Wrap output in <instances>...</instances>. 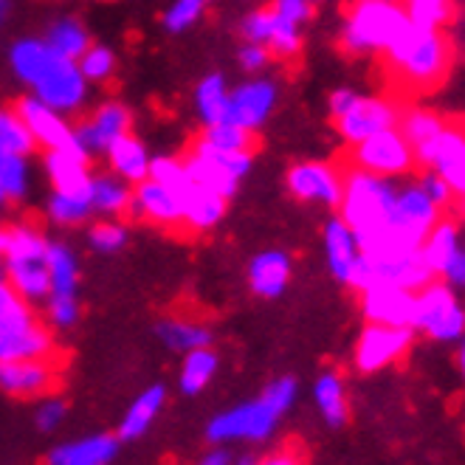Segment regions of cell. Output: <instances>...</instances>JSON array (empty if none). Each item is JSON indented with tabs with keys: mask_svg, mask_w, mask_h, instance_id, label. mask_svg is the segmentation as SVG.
<instances>
[{
	"mask_svg": "<svg viewBox=\"0 0 465 465\" xmlns=\"http://www.w3.org/2000/svg\"><path fill=\"white\" fill-rule=\"evenodd\" d=\"M420 186H423V193L431 198V203L437 206V209H446V206H451V201H454V193H451V186L437 175L434 170H429L423 178H420Z\"/></svg>",
	"mask_w": 465,
	"mask_h": 465,
	"instance_id": "cell-48",
	"label": "cell"
},
{
	"mask_svg": "<svg viewBox=\"0 0 465 465\" xmlns=\"http://www.w3.org/2000/svg\"><path fill=\"white\" fill-rule=\"evenodd\" d=\"M257 462H260V457L252 454V451H245V454H240V457L232 460V465H257Z\"/></svg>",
	"mask_w": 465,
	"mask_h": 465,
	"instance_id": "cell-56",
	"label": "cell"
},
{
	"mask_svg": "<svg viewBox=\"0 0 465 465\" xmlns=\"http://www.w3.org/2000/svg\"><path fill=\"white\" fill-rule=\"evenodd\" d=\"M88 153L82 150H48L45 173L54 183V193L65 195H85L91 193V170H88Z\"/></svg>",
	"mask_w": 465,
	"mask_h": 465,
	"instance_id": "cell-23",
	"label": "cell"
},
{
	"mask_svg": "<svg viewBox=\"0 0 465 465\" xmlns=\"http://www.w3.org/2000/svg\"><path fill=\"white\" fill-rule=\"evenodd\" d=\"M390 65L409 82V85L429 88L440 82L449 71V40L440 29H426V25L409 23L406 29L392 40L384 51Z\"/></svg>",
	"mask_w": 465,
	"mask_h": 465,
	"instance_id": "cell-3",
	"label": "cell"
},
{
	"mask_svg": "<svg viewBox=\"0 0 465 465\" xmlns=\"http://www.w3.org/2000/svg\"><path fill=\"white\" fill-rule=\"evenodd\" d=\"M457 364H460V372H462V378H465V333H462V339H460V350H457Z\"/></svg>",
	"mask_w": 465,
	"mask_h": 465,
	"instance_id": "cell-57",
	"label": "cell"
},
{
	"mask_svg": "<svg viewBox=\"0 0 465 465\" xmlns=\"http://www.w3.org/2000/svg\"><path fill=\"white\" fill-rule=\"evenodd\" d=\"M155 336L161 339V344L173 350V352H189L198 347H209L212 344V331L201 322L183 319V316H170L161 319L155 327Z\"/></svg>",
	"mask_w": 465,
	"mask_h": 465,
	"instance_id": "cell-28",
	"label": "cell"
},
{
	"mask_svg": "<svg viewBox=\"0 0 465 465\" xmlns=\"http://www.w3.org/2000/svg\"><path fill=\"white\" fill-rule=\"evenodd\" d=\"M0 277H4V271H0Z\"/></svg>",
	"mask_w": 465,
	"mask_h": 465,
	"instance_id": "cell-62",
	"label": "cell"
},
{
	"mask_svg": "<svg viewBox=\"0 0 465 465\" xmlns=\"http://www.w3.org/2000/svg\"><path fill=\"white\" fill-rule=\"evenodd\" d=\"M0 150L20 155H29L35 150L29 127H25L17 111H6V107H0Z\"/></svg>",
	"mask_w": 465,
	"mask_h": 465,
	"instance_id": "cell-39",
	"label": "cell"
},
{
	"mask_svg": "<svg viewBox=\"0 0 465 465\" xmlns=\"http://www.w3.org/2000/svg\"><path fill=\"white\" fill-rule=\"evenodd\" d=\"M130 127H133V114L127 107L119 102H104L102 107H96V114L88 122H82L76 127V139L88 155L107 153V147L116 139H122V135H127Z\"/></svg>",
	"mask_w": 465,
	"mask_h": 465,
	"instance_id": "cell-19",
	"label": "cell"
},
{
	"mask_svg": "<svg viewBox=\"0 0 465 465\" xmlns=\"http://www.w3.org/2000/svg\"><path fill=\"white\" fill-rule=\"evenodd\" d=\"M133 203L127 181L116 175H96L91 178V206L104 214H124Z\"/></svg>",
	"mask_w": 465,
	"mask_h": 465,
	"instance_id": "cell-35",
	"label": "cell"
},
{
	"mask_svg": "<svg viewBox=\"0 0 465 465\" xmlns=\"http://www.w3.org/2000/svg\"><path fill=\"white\" fill-rule=\"evenodd\" d=\"M45 43L57 51L60 57L74 60V63L91 48V37L85 32V25H82L79 20H74V17H63V20L54 23L48 29V35H45Z\"/></svg>",
	"mask_w": 465,
	"mask_h": 465,
	"instance_id": "cell-32",
	"label": "cell"
},
{
	"mask_svg": "<svg viewBox=\"0 0 465 465\" xmlns=\"http://www.w3.org/2000/svg\"><path fill=\"white\" fill-rule=\"evenodd\" d=\"M457 249H460V232H457V226H454V223H446V221H443V223L437 221L434 229L426 234V240H423V245H420V254H423V260H426V265L431 268L434 277H440L443 265L449 262V257H451Z\"/></svg>",
	"mask_w": 465,
	"mask_h": 465,
	"instance_id": "cell-33",
	"label": "cell"
},
{
	"mask_svg": "<svg viewBox=\"0 0 465 465\" xmlns=\"http://www.w3.org/2000/svg\"><path fill=\"white\" fill-rule=\"evenodd\" d=\"M324 260H327V268H331L333 277L339 282L350 285L352 271L361 260V245L341 217H333V221H327V226H324Z\"/></svg>",
	"mask_w": 465,
	"mask_h": 465,
	"instance_id": "cell-24",
	"label": "cell"
},
{
	"mask_svg": "<svg viewBox=\"0 0 465 465\" xmlns=\"http://www.w3.org/2000/svg\"><path fill=\"white\" fill-rule=\"evenodd\" d=\"M437 221H440V209L423 193L420 181H406L398 186V226L409 240L423 245Z\"/></svg>",
	"mask_w": 465,
	"mask_h": 465,
	"instance_id": "cell-20",
	"label": "cell"
},
{
	"mask_svg": "<svg viewBox=\"0 0 465 465\" xmlns=\"http://www.w3.org/2000/svg\"><path fill=\"white\" fill-rule=\"evenodd\" d=\"M273 15H277V12H273ZM265 48L271 54H277V57H285V60L296 57L299 48H302V35H299V25H293V23H288L285 17L277 15V17H273V29H271V37H268Z\"/></svg>",
	"mask_w": 465,
	"mask_h": 465,
	"instance_id": "cell-43",
	"label": "cell"
},
{
	"mask_svg": "<svg viewBox=\"0 0 465 465\" xmlns=\"http://www.w3.org/2000/svg\"><path fill=\"white\" fill-rule=\"evenodd\" d=\"M6 282L25 299L43 302L48 296V242L35 226L6 229Z\"/></svg>",
	"mask_w": 465,
	"mask_h": 465,
	"instance_id": "cell-5",
	"label": "cell"
},
{
	"mask_svg": "<svg viewBox=\"0 0 465 465\" xmlns=\"http://www.w3.org/2000/svg\"><path fill=\"white\" fill-rule=\"evenodd\" d=\"M355 96H359V94L350 91V88H339V91L331 94V114H333V119L341 116V114L347 111V107L355 102Z\"/></svg>",
	"mask_w": 465,
	"mask_h": 465,
	"instance_id": "cell-54",
	"label": "cell"
},
{
	"mask_svg": "<svg viewBox=\"0 0 465 465\" xmlns=\"http://www.w3.org/2000/svg\"><path fill=\"white\" fill-rule=\"evenodd\" d=\"M237 57H240V65H242L245 71H260V68L268 65L271 51H268L265 45H260V43H245V45L240 48Z\"/></svg>",
	"mask_w": 465,
	"mask_h": 465,
	"instance_id": "cell-51",
	"label": "cell"
},
{
	"mask_svg": "<svg viewBox=\"0 0 465 465\" xmlns=\"http://www.w3.org/2000/svg\"><path fill=\"white\" fill-rule=\"evenodd\" d=\"M313 401L327 426H344L347 420V392L339 372H322L313 384Z\"/></svg>",
	"mask_w": 465,
	"mask_h": 465,
	"instance_id": "cell-31",
	"label": "cell"
},
{
	"mask_svg": "<svg viewBox=\"0 0 465 465\" xmlns=\"http://www.w3.org/2000/svg\"><path fill=\"white\" fill-rule=\"evenodd\" d=\"M291 257L280 249L262 252L249 265V285L262 299H277L291 282Z\"/></svg>",
	"mask_w": 465,
	"mask_h": 465,
	"instance_id": "cell-25",
	"label": "cell"
},
{
	"mask_svg": "<svg viewBox=\"0 0 465 465\" xmlns=\"http://www.w3.org/2000/svg\"><path fill=\"white\" fill-rule=\"evenodd\" d=\"M79 265L65 242H48V296L45 316L57 331H68L79 319Z\"/></svg>",
	"mask_w": 465,
	"mask_h": 465,
	"instance_id": "cell-8",
	"label": "cell"
},
{
	"mask_svg": "<svg viewBox=\"0 0 465 465\" xmlns=\"http://www.w3.org/2000/svg\"><path fill=\"white\" fill-rule=\"evenodd\" d=\"M415 150L403 139V133L395 127H387L381 133H372L370 139L352 144V163L355 170H364L381 178H401L412 173L415 167Z\"/></svg>",
	"mask_w": 465,
	"mask_h": 465,
	"instance_id": "cell-9",
	"label": "cell"
},
{
	"mask_svg": "<svg viewBox=\"0 0 465 465\" xmlns=\"http://www.w3.org/2000/svg\"><path fill=\"white\" fill-rule=\"evenodd\" d=\"M311 6H319V4H331V0H308Z\"/></svg>",
	"mask_w": 465,
	"mask_h": 465,
	"instance_id": "cell-60",
	"label": "cell"
},
{
	"mask_svg": "<svg viewBox=\"0 0 465 465\" xmlns=\"http://www.w3.org/2000/svg\"><path fill=\"white\" fill-rule=\"evenodd\" d=\"M409 23L398 0H355L341 25V45L350 54H384Z\"/></svg>",
	"mask_w": 465,
	"mask_h": 465,
	"instance_id": "cell-4",
	"label": "cell"
},
{
	"mask_svg": "<svg viewBox=\"0 0 465 465\" xmlns=\"http://www.w3.org/2000/svg\"><path fill=\"white\" fill-rule=\"evenodd\" d=\"M91 193L85 195H65V193H54L48 201V217L60 226H76L91 214Z\"/></svg>",
	"mask_w": 465,
	"mask_h": 465,
	"instance_id": "cell-40",
	"label": "cell"
},
{
	"mask_svg": "<svg viewBox=\"0 0 465 465\" xmlns=\"http://www.w3.org/2000/svg\"><path fill=\"white\" fill-rule=\"evenodd\" d=\"M9 60L15 74L25 85H32L35 96L54 107L57 114H74L85 104L88 79L82 76L74 60L60 57L45 40L15 43Z\"/></svg>",
	"mask_w": 465,
	"mask_h": 465,
	"instance_id": "cell-1",
	"label": "cell"
},
{
	"mask_svg": "<svg viewBox=\"0 0 465 465\" xmlns=\"http://www.w3.org/2000/svg\"><path fill=\"white\" fill-rule=\"evenodd\" d=\"M23 305H29L25 299L0 277V316H6V313H12V311H17V308H23Z\"/></svg>",
	"mask_w": 465,
	"mask_h": 465,
	"instance_id": "cell-52",
	"label": "cell"
},
{
	"mask_svg": "<svg viewBox=\"0 0 465 465\" xmlns=\"http://www.w3.org/2000/svg\"><path fill=\"white\" fill-rule=\"evenodd\" d=\"M57 367L51 359L0 361V390L12 398H43L57 390Z\"/></svg>",
	"mask_w": 465,
	"mask_h": 465,
	"instance_id": "cell-17",
	"label": "cell"
},
{
	"mask_svg": "<svg viewBox=\"0 0 465 465\" xmlns=\"http://www.w3.org/2000/svg\"><path fill=\"white\" fill-rule=\"evenodd\" d=\"M127 242V229L122 223H114V221H104V223H96L91 229V245L102 254H111V252H119L124 249Z\"/></svg>",
	"mask_w": 465,
	"mask_h": 465,
	"instance_id": "cell-47",
	"label": "cell"
},
{
	"mask_svg": "<svg viewBox=\"0 0 465 465\" xmlns=\"http://www.w3.org/2000/svg\"><path fill=\"white\" fill-rule=\"evenodd\" d=\"M232 451L226 449V446H214V449H209L201 460H198V465H232Z\"/></svg>",
	"mask_w": 465,
	"mask_h": 465,
	"instance_id": "cell-55",
	"label": "cell"
},
{
	"mask_svg": "<svg viewBox=\"0 0 465 465\" xmlns=\"http://www.w3.org/2000/svg\"><path fill=\"white\" fill-rule=\"evenodd\" d=\"M147 178H153V181L163 183L167 189H173V193H175L178 198H183V195L189 193V189L195 186L193 178H189V173H186V163H183L181 158H170V155L153 158V161H150V175H147Z\"/></svg>",
	"mask_w": 465,
	"mask_h": 465,
	"instance_id": "cell-41",
	"label": "cell"
},
{
	"mask_svg": "<svg viewBox=\"0 0 465 465\" xmlns=\"http://www.w3.org/2000/svg\"><path fill=\"white\" fill-rule=\"evenodd\" d=\"M201 142H206L214 150H226V153H242V150H252L254 144V133L252 130H242L232 122H217V124H206Z\"/></svg>",
	"mask_w": 465,
	"mask_h": 465,
	"instance_id": "cell-38",
	"label": "cell"
},
{
	"mask_svg": "<svg viewBox=\"0 0 465 465\" xmlns=\"http://www.w3.org/2000/svg\"><path fill=\"white\" fill-rule=\"evenodd\" d=\"M17 114L25 122V127H29L35 144H43L48 150H82V144L76 139V130L63 119V114H57L54 107H48L37 96L20 99Z\"/></svg>",
	"mask_w": 465,
	"mask_h": 465,
	"instance_id": "cell-16",
	"label": "cell"
},
{
	"mask_svg": "<svg viewBox=\"0 0 465 465\" xmlns=\"http://www.w3.org/2000/svg\"><path fill=\"white\" fill-rule=\"evenodd\" d=\"M277 82L271 79H249L237 85L234 91H229V104H226V119L242 130H257L265 124V119L273 114L277 107Z\"/></svg>",
	"mask_w": 465,
	"mask_h": 465,
	"instance_id": "cell-15",
	"label": "cell"
},
{
	"mask_svg": "<svg viewBox=\"0 0 465 465\" xmlns=\"http://www.w3.org/2000/svg\"><path fill=\"white\" fill-rule=\"evenodd\" d=\"M398 107L381 96H355L341 116H336V130L347 144H359L370 139L372 133H381L398 124Z\"/></svg>",
	"mask_w": 465,
	"mask_h": 465,
	"instance_id": "cell-13",
	"label": "cell"
},
{
	"mask_svg": "<svg viewBox=\"0 0 465 465\" xmlns=\"http://www.w3.org/2000/svg\"><path fill=\"white\" fill-rule=\"evenodd\" d=\"M361 311H364L370 324L412 327L415 291H406L398 285H370L361 291Z\"/></svg>",
	"mask_w": 465,
	"mask_h": 465,
	"instance_id": "cell-18",
	"label": "cell"
},
{
	"mask_svg": "<svg viewBox=\"0 0 465 465\" xmlns=\"http://www.w3.org/2000/svg\"><path fill=\"white\" fill-rule=\"evenodd\" d=\"M130 209L135 214L147 217V221L155 223V226H181L183 223L181 198L173 193V189H167V186L153 181V178L139 181Z\"/></svg>",
	"mask_w": 465,
	"mask_h": 465,
	"instance_id": "cell-22",
	"label": "cell"
},
{
	"mask_svg": "<svg viewBox=\"0 0 465 465\" xmlns=\"http://www.w3.org/2000/svg\"><path fill=\"white\" fill-rule=\"evenodd\" d=\"M440 277L449 288H465V249H460L449 257V262L443 265Z\"/></svg>",
	"mask_w": 465,
	"mask_h": 465,
	"instance_id": "cell-50",
	"label": "cell"
},
{
	"mask_svg": "<svg viewBox=\"0 0 465 465\" xmlns=\"http://www.w3.org/2000/svg\"><path fill=\"white\" fill-rule=\"evenodd\" d=\"M82 76H85L88 82H107L114 76L116 71V57H114V51L111 48H104V45H91L82 57L76 60Z\"/></svg>",
	"mask_w": 465,
	"mask_h": 465,
	"instance_id": "cell-44",
	"label": "cell"
},
{
	"mask_svg": "<svg viewBox=\"0 0 465 465\" xmlns=\"http://www.w3.org/2000/svg\"><path fill=\"white\" fill-rule=\"evenodd\" d=\"M6 249V229H0V254Z\"/></svg>",
	"mask_w": 465,
	"mask_h": 465,
	"instance_id": "cell-59",
	"label": "cell"
},
{
	"mask_svg": "<svg viewBox=\"0 0 465 465\" xmlns=\"http://www.w3.org/2000/svg\"><path fill=\"white\" fill-rule=\"evenodd\" d=\"M6 15H9V0H0V23L6 20Z\"/></svg>",
	"mask_w": 465,
	"mask_h": 465,
	"instance_id": "cell-58",
	"label": "cell"
},
{
	"mask_svg": "<svg viewBox=\"0 0 465 465\" xmlns=\"http://www.w3.org/2000/svg\"><path fill=\"white\" fill-rule=\"evenodd\" d=\"M6 203V195H4V189H0V206H4Z\"/></svg>",
	"mask_w": 465,
	"mask_h": 465,
	"instance_id": "cell-61",
	"label": "cell"
},
{
	"mask_svg": "<svg viewBox=\"0 0 465 465\" xmlns=\"http://www.w3.org/2000/svg\"><path fill=\"white\" fill-rule=\"evenodd\" d=\"M271 9L280 17H285L288 23L299 25V29H302V25L313 17V6L308 4V0H273Z\"/></svg>",
	"mask_w": 465,
	"mask_h": 465,
	"instance_id": "cell-49",
	"label": "cell"
},
{
	"mask_svg": "<svg viewBox=\"0 0 465 465\" xmlns=\"http://www.w3.org/2000/svg\"><path fill=\"white\" fill-rule=\"evenodd\" d=\"M163 403H167V390L161 384H153L147 387L139 398H135L119 420V429H116V437L119 440H139L150 431V426L158 420Z\"/></svg>",
	"mask_w": 465,
	"mask_h": 465,
	"instance_id": "cell-26",
	"label": "cell"
},
{
	"mask_svg": "<svg viewBox=\"0 0 465 465\" xmlns=\"http://www.w3.org/2000/svg\"><path fill=\"white\" fill-rule=\"evenodd\" d=\"M412 327L434 341H460L465 333V308L454 288L446 282H429L415 293V319Z\"/></svg>",
	"mask_w": 465,
	"mask_h": 465,
	"instance_id": "cell-7",
	"label": "cell"
},
{
	"mask_svg": "<svg viewBox=\"0 0 465 465\" xmlns=\"http://www.w3.org/2000/svg\"><path fill=\"white\" fill-rule=\"evenodd\" d=\"M54 339L29 305L0 316V361L51 359Z\"/></svg>",
	"mask_w": 465,
	"mask_h": 465,
	"instance_id": "cell-10",
	"label": "cell"
},
{
	"mask_svg": "<svg viewBox=\"0 0 465 465\" xmlns=\"http://www.w3.org/2000/svg\"><path fill=\"white\" fill-rule=\"evenodd\" d=\"M288 189L291 195L308 203H322L336 209L341 201V189H344V175L333 167V163L324 161H302L291 167L288 173Z\"/></svg>",
	"mask_w": 465,
	"mask_h": 465,
	"instance_id": "cell-14",
	"label": "cell"
},
{
	"mask_svg": "<svg viewBox=\"0 0 465 465\" xmlns=\"http://www.w3.org/2000/svg\"><path fill=\"white\" fill-rule=\"evenodd\" d=\"M257 465H302V457H299L296 449H280V451L262 457Z\"/></svg>",
	"mask_w": 465,
	"mask_h": 465,
	"instance_id": "cell-53",
	"label": "cell"
},
{
	"mask_svg": "<svg viewBox=\"0 0 465 465\" xmlns=\"http://www.w3.org/2000/svg\"><path fill=\"white\" fill-rule=\"evenodd\" d=\"M415 341L412 327H390V324H367L359 344H355V367L361 372H378L398 359Z\"/></svg>",
	"mask_w": 465,
	"mask_h": 465,
	"instance_id": "cell-12",
	"label": "cell"
},
{
	"mask_svg": "<svg viewBox=\"0 0 465 465\" xmlns=\"http://www.w3.org/2000/svg\"><path fill=\"white\" fill-rule=\"evenodd\" d=\"M296 381L293 378H277L254 398L237 403L226 412H217L203 434L212 446L223 443H265L268 437L277 431L280 420L291 412V406L296 403Z\"/></svg>",
	"mask_w": 465,
	"mask_h": 465,
	"instance_id": "cell-2",
	"label": "cell"
},
{
	"mask_svg": "<svg viewBox=\"0 0 465 465\" xmlns=\"http://www.w3.org/2000/svg\"><path fill=\"white\" fill-rule=\"evenodd\" d=\"M403 9L409 20L426 25V29H443L454 15L451 0H403Z\"/></svg>",
	"mask_w": 465,
	"mask_h": 465,
	"instance_id": "cell-42",
	"label": "cell"
},
{
	"mask_svg": "<svg viewBox=\"0 0 465 465\" xmlns=\"http://www.w3.org/2000/svg\"><path fill=\"white\" fill-rule=\"evenodd\" d=\"M415 158L451 186L454 201L465 203V133L462 130L446 124L443 133H437L429 144L415 150Z\"/></svg>",
	"mask_w": 465,
	"mask_h": 465,
	"instance_id": "cell-11",
	"label": "cell"
},
{
	"mask_svg": "<svg viewBox=\"0 0 465 465\" xmlns=\"http://www.w3.org/2000/svg\"><path fill=\"white\" fill-rule=\"evenodd\" d=\"M398 130L403 133V139L412 144V150L429 144L437 133L446 130V119L440 114L429 111V107H412L398 116Z\"/></svg>",
	"mask_w": 465,
	"mask_h": 465,
	"instance_id": "cell-34",
	"label": "cell"
},
{
	"mask_svg": "<svg viewBox=\"0 0 465 465\" xmlns=\"http://www.w3.org/2000/svg\"><path fill=\"white\" fill-rule=\"evenodd\" d=\"M119 454V437L96 431L76 437L71 443L54 446L45 457V465H111Z\"/></svg>",
	"mask_w": 465,
	"mask_h": 465,
	"instance_id": "cell-21",
	"label": "cell"
},
{
	"mask_svg": "<svg viewBox=\"0 0 465 465\" xmlns=\"http://www.w3.org/2000/svg\"><path fill=\"white\" fill-rule=\"evenodd\" d=\"M181 209H183V223L189 229L206 232L221 223V217L226 214V198L209 193L203 186H193L181 198Z\"/></svg>",
	"mask_w": 465,
	"mask_h": 465,
	"instance_id": "cell-29",
	"label": "cell"
},
{
	"mask_svg": "<svg viewBox=\"0 0 465 465\" xmlns=\"http://www.w3.org/2000/svg\"><path fill=\"white\" fill-rule=\"evenodd\" d=\"M68 418V403L57 395H43L37 409H35V426L43 431V434H51L57 431Z\"/></svg>",
	"mask_w": 465,
	"mask_h": 465,
	"instance_id": "cell-46",
	"label": "cell"
},
{
	"mask_svg": "<svg viewBox=\"0 0 465 465\" xmlns=\"http://www.w3.org/2000/svg\"><path fill=\"white\" fill-rule=\"evenodd\" d=\"M0 189H4L6 201H20L29 193V163H25V155L0 150Z\"/></svg>",
	"mask_w": 465,
	"mask_h": 465,
	"instance_id": "cell-37",
	"label": "cell"
},
{
	"mask_svg": "<svg viewBox=\"0 0 465 465\" xmlns=\"http://www.w3.org/2000/svg\"><path fill=\"white\" fill-rule=\"evenodd\" d=\"M252 150L242 153H226V150H214L206 142H195V147L189 150V155L183 158L186 173L193 178L195 186H203L209 193L221 195V198H232L237 193L240 181L249 175L252 170Z\"/></svg>",
	"mask_w": 465,
	"mask_h": 465,
	"instance_id": "cell-6",
	"label": "cell"
},
{
	"mask_svg": "<svg viewBox=\"0 0 465 465\" xmlns=\"http://www.w3.org/2000/svg\"><path fill=\"white\" fill-rule=\"evenodd\" d=\"M107 158H111V167L114 173L127 181V183H139L150 175V153L147 147L133 139V135H122V139H116L111 147H107Z\"/></svg>",
	"mask_w": 465,
	"mask_h": 465,
	"instance_id": "cell-27",
	"label": "cell"
},
{
	"mask_svg": "<svg viewBox=\"0 0 465 465\" xmlns=\"http://www.w3.org/2000/svg\"><path fill=\"white\" fill-rule=\"evenodd\" d=\"M206 12V0H175V4L163 15V25L170 32H186L189 25H195Z\"/></svg>",
	"mask_w": 465,
	"mask_h": 465,
	"instance_id": "cell-45",
	"label": "cell"
},
{
	"mask_svg": "<svg viewBox=\"0 0 465 465\" xmlns=\"http://www.w3.org/2000/svg\"><path fill=\"white\" fill-rule=\"evenodd\" d=\"M217 372V352L212 347H198L183 352V364H181V375H178V390L193 398L201 395Z\"/></svg>",
	"mask_w": 465,
	"mask_h": 465,
	"instance_id": "cell-30",
	"label": "cell"
},
{
	"mask_svg": "<svg viewBox=\"0 0 465 465\" xmlns=\"http://www.w3.org/2000/svg\"><path fill=\"white\" fill-rule=\"evenodd\" d=\"M226 104H229V88L221 74H209L201 79L195 88V107L203 119V124H217L226 119Z\"/></svg>",
	"mask_w": 465,
	"mask_h": 465,
	"instance_id": "cell-36",
	"label": "cell"
}]
</instances>
